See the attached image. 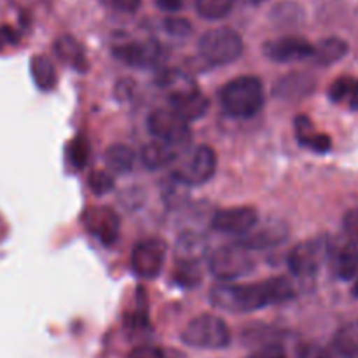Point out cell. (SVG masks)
Segmentation results:
<instances>
[{"label": "cell", "mask_w": 358, "mask_h": 358, "mask_svg": "<svg viewBox=\"0 0 358 358\" xmlns=\"http://www.w3.org/2000/svg\"><path fill=\"white\" fill-rule=\"evenodd\" d=\"M294 297L296 289L285 276H273L257 283H219L210 292L213 306L229 313H252Z\"/></svg>", "instance_id": "1"}, {"label": "cell", "mask_w": 358, "mask_h": 358, "mask_svg": "<svg viewBox=\"0 0 358 358\" xmlns=\"http://www.w3.org/2000/svg\"><path fill=\"white\" fill-rule=\"evenodd\" d=\"M219 101L231 117L248 119L257 115L266 103L264 86L255 76L231 79L219 90Z\"/></svg>", "instance_id": "2"}, {"label": "cell", "mask_w": 358, "mask_h": 358, "mask_svg": "<svg viewBox=\"0 0 358 358\" xmlns=\"http://www.w3.org/2000/svg\"><path fill=\"white\" fill-rule=\"evenodd\" d=\"M208 241L205 236L187 231L180 234L175 245V280L180 285H198L201 268L208 259Z\"/></svg>", "instance_id": "3"}, {"label": "cell", "mask_w": 358, "mask_h": 358, "mask_svg": "<svg viewBox=\"0 0 358 358\" xmlns=\"http://www.w3.org/2000/svg\"><path fill=\"white\" fill-rule=\"evenodd\" d=\"M198 49L210 65H229L243 55V38L233 28L219 27L201 35Z\"/></svg>", "instance_id": "4"}, {"label": "cell", "mask_w": 358, "mask_h": 358, "mask_svg": "<svg viewBox=\"0 0 358 358\" xmlns=\"http://www.w3.org/2000/svg\"><path fill=\"white\" fill-rule=\"evenodd\" d=\"M250 252V248H247L240 241L224 245L210 255V273L224 283H233L238 278L250 275L254 271V259Z\"/></svg>", "instance_id": "5"}, {"label": "cell", "mask_w": 358, "mask_h": 358, "mask_svg": "<svg viewBox=\"0 0 358 358\" xmlns=\"http://www.w3.org/2000/svg\"><path fill=\"white\" fill-rule=\"evenodd\" d=\"M182 341L199 350H222L231 343V331L222 318L215 315L194 317L182 331Z\"/></svg>", "instance_id": "6"}, {"label": "cell", "mask_w": 358, "mask_h": 358, "mask_svg": "<svg viewBox=\"0 0 358 358\" xmlns=\"http://www.w3.org/2000/svg\"><path fill=\"white\" fill-rule=\"evenodd\" d=\"M332 255V243L327 236H315L297 243L289 254V269L296 278H313Z\"/></svg>", "instance_id": "7"}, {"label": "cell", "mask_w": 358, "mask_h": 358, "mask_svg": "<svg viewBox=\"0 0 358 358\" xmlns=\"http://www.w3.org/2000/svg\"><path fill=\"white\" fill-rule=\"evenodd\" d=\"M217 170V154L212 147L198 145L182 159L178 168L175 170L173 177L180 184L196 187L212 180Z\"/></svg>", "instance_id": "8"}, {"label": "cell", "mask_w": 358, "mask_h": 358, "mask_svg": "<svg viewBox=\"0 0 358 358\" xmlns=\"http://www.w3.org/2000/svg\"><path fill=\"white\" fill-rule=\"evenodd\" d=\"M147 128L154 138L175 149L191 140L189 122L175 110H154L147 119Z\"/></svg>", "instance_id": "9"}, {"label": "cell", "mask_w": 358, "mask_h": 358, "mask_svg": "<svg viewBox=\"0 0 358 358\" xmlns=\"http://www.w3.org/2000/svg\"><path fill=\"white\" fill-rule=\"evenodd\" d=\"M168 247L161 238H145L135 245L131 254V268L136 276L152 280L163 271Z\"/></svg>", "instance_id": "10"}, {"label": "cell", "mask_w": 358, "mask_h": 358, "mask_svg": "<svg viewBox=\"0 0 358 358\" xmlns=\"http://www.w3.org/2000/svg\"><path fill=\"white\" fill-rule=\"evenodd\" d=\"M83 226L91 236L96 238L105 247L115 243L121 231V219L117 212L108 206H90L83 213Z\"/></svg>", "instance_id": "11"}, {"label": "cell", "mask_w": 358, "mask_h": 358, "mask_svg": "<svg viewBox=\"0 0 358 358\" xmlns=\"http://www.w3.org/2000/svg\"><path fill=\"white\" fill-rule=\"evenodd\" d=\"M259 222V213L252 206H234L219 210L212 219V227L222 234L243 238Z\"/></svg>", "instance_id": "12"}, {"label": "cell", "mask_w": 358, "mask_h": 358, "mask_svg": "<svg viewBox=\"0 0 358 358\" xmlns=\"http://www.w3.org/2000/svg\"><path fill=\"white\" fill-rule=\"evenodd\" d=\"M313 44H310L306 38L296 37V35L273 38L262 45V52L276 63L303 62V59L313 58Z\"/></svg>", "instance_id": "13"}, {"label": "cell", "mask_w": 358, "mask_h": 358, "mask_svg": "<svg viewBox=\"0 0 358 358\" xmlns=\"http://www.w3.org/2000/svg\"><path fill=\"white\" fill-rule=\"evenodd\" d=\"M114 58L135 69H152L163 58V48L156 41L128 42L112 49Z\"/></svg>", "instance_id": "14"}, {"label": "cell", "mask_w": 358, "mask_h": 358, "mask_svg": "<svg viewBox=\"0 0 358 358\" xmlns=\"http://www.w3.org/2000/svg\"><path fill=\"white\" fill-rule=\"evenodd\" d=\"M289 226L282 220H266V222H257V226L240 238V243L250 250H266L276 245H282L289 238Z\"/></svg>", "instance_id": "15"}, {"label": "cell", "mask_w": 358, "mask_h": 358, "mask_svg": "<svg viewBox=\"0 0 358 358\" xmlns=\"http://www.w3.org/2000/svg\"><path fill=\"white\" fill-rule=\"evenodd\" d=\"M156 83L157 86H159L168 96H170L171 103L189 96V94L196 93V91H199L198 86H196L194 79L180 69L161 70L156 77Z\"/></svg>", "instance_id": "16"}, {"label": "cell", "mask_w": 358, "mask_h": 358, "mask_svg": "<svg viewBox=\"0 0 358 358\" xmlns=\"http://www.w3.org/2000/svg\"><path fill=\"white\" fill-rule=\"evenodd\" d=\"M294 129H296V136L299 140V143L303 147H306V149L313 150L317 154H325L331 150V136L317 131L311 119L306 117V115H297L296 121H294Z\"/></svg>", "instance_id": "17"}, {"label": "cell", "mask_w": 358, "mask_h": 358, "mask_svg": "<svg viewBox=\"0 0 358 358\" xmlns=\"http://www.w3.org/2000/svg\"><path fill=\"white\" fill-rule=\"evenodd\" d=\"M52 49H55V55L58 56L59 62H63L65 65L72 66V69L79 70V72H84L87 69V59L86 55H84V48L72 35H59L55 41V44H52Z\"/></svg>", "instance_id": "18"}, {"label": "cell", "mask_w": 358, "mask_h": 358, "mask_svg": "<svg viewBox=\"0 0 358 358\" xmlns=\"http://www.w3.org/2000/svg\"><path fill=\"white\" fill-rule=\"evenodd\" d=\"M332 271L339 280H352L358 275V240L353 238L332 254Z\"/></svg>", "instance_id": "19"}, {"label": "cell", "mask_w": 358, "mask_h": 358, "mask_svg": "<svg viewBox=\"0 0 358 358\" xmlns=\"http://www.w3.org/2000/svg\"><path fill=\"white\" fill-rule=\"evenodd\" d=\"M313 76H308V73H290V76L283 77L273 91H275L276 96L285 98V100H301V98L313 93Z\"/></svg>", "instance_id": "20"}, {"label": "cell", "mask_w": 358, "mask_h": 358, "mask_svg": "<svg viewBox=\"0 0 358 358\" xmlns=\"http://www.w3.org/2000/svg\"><path fill=\"white\" fill-rule=\"evenodd\" d=\"M348 42L339 37H327L315 45L313 62L320 66L334 65V63L341 62L348 55Z\"/></svg>", "instance_id": "21"}, {"label": "cell", "mask_w": 358, "mask_h": 358, "mask_svg": "<svg viewBox=\"0 0 358 358\" xmlns=\"http://www.w3.org/2000/svg\"><path fill=\"white\" fill-rule=\"evenodd\" d=\"M177 161V149L168 143L150 142L142 149V163L147 170H161Z\"/></svg>", "instance_id": "22"}, {"label": "cell", "mask_w": 358, "mask_h": 358, "mask_svg": "<svg viewBox=\"0 0 358 358\" xmlns=\"http://www.w3.org/2000/svg\"><path fill=\"white\" fill-rule=\"evenodd\" d=\"M329 98L334 103L346 105L352 110L358 108V79L352 76L338 77L329 87Z\"/></svg>", "instance_id": "23"}, {"label": "cell", "mask_w": 358, "mask_h": 358, "mask_svg": "<svg viewBox=\"0 0 358 358\" xmlns=\"http://www.w3.org/2000/svg\"><path fill=\"white\" fill-rule=\"evenodd\" d=\"M332 348L343 358H358V320L338 329L332 338Z\"/></svg>", "instance_id": "24"}, {"label": "cell", "mask_w": 358, "mask_h": 358, "mask_svg": "<svg viewBox=\"0 0 358 358\" xmlns=\"http://www.w3.org/2000/svg\"><path fill=\"white\" fill-rule=\"evenodd\" d=\"M210 107V101L201 91H196V93L189 94V96L182 98V100L173 101L171 103V110L177 112L182 119H185L187 122L198 121L203 115L206 114Z\"/></svg>", "instance_id": "25"}, {"label": "cell", "mask_w": 358, "mask_h": 358, "mask_svg": "<svg viewBox=\"0 0 358 358\" xmlns=\"http://www.w3.org/2000/svg\"><path fill=\"white\" fill-rule=\"evenodd\" d=\"M30 72L34 77V83L38 90L51 91L56 86V70L51 59L44 55H37L30 59Z\"/></svg>", "instance_id": "26"}, {"label": "cell", "mask_w": 358, "mask_h": 358, "mask_svg": "<svg viewBox=\"0 0 358 358\" xmlns=\"http://www.w3.org/2000/svg\"><path fill=\"white\" fill-rule=\"evenodd\" d=\"M105 164L114 173H128L135 166V152L128 145L115 143L108 147L105 152Z\"/></svg>", "instance_id": "27"}, {"label": "cell", "mask_w": 358, "mask_h": 358, "mask_svg": "<svg viewBox=\"0 0 358 358\" xmlns=\"http://www.w3.org/2000/svg\"><path fill=\"white\" fill-rule=\"evenodd\" d=\"M236 0H194L196 10L205 20H222L233 10Z\"/></svg>", "instance_id": "28"}, {"label": "cell", "mask_w": 358, "mask_h": 358, "mask_svg": "<svg viewBox=\"0 0 358 358\" xmlns=\"http://www.w3.org/2000/svg\"><path fill=\"white\" fill-rule=\"evenodd\" d=\"M90 142H87L86 136L79 135L69 143V147H66V159H69V163L72 164L76 170H83L87 164V161H90Z\"/></svg>", "instance_id": "29"}, {"label": "cell", "mask_w": 358, "mask_h": 358, "mask_svg": "<svg viewBox=\"0 0 358 358\" xmlns=\"http://www.w3.org/2000/svg\"><path fill=\"white\" fill-rule=\"evenodd\" d=\"M271 16L278 24H296L303 20V10L297 3H280L273 9Z\"/></svg>", "instance_id": "30"}, {"label": "cell", "mask_w": 358, "mask_h": 358, "mask_svg": "<svg viewBox=\"0 0 358 358\" xmlns=\"http://www.w3.org/2000/svg\"><path fill=\"white\" fill-rule=\"evenodd\" d=\"M87 184H90V189L94 192V194L103 196L107 194L108 191L114 189V178H112V175L107 173V171L96 170L90 175Z\"/></svg>", "instance_id": "31"}, {"label": "cell", "mask_w": 358, "mask_h": 358, "mask_svg": "<svg viewBox=\"0 0 358 358\" xmlns=\"http://www.w3.org/2000/svg\"><path fill=\"white\" fill-rule=\"evenodd\" d=\"M163 28L166 34H170L171 37H189L192 34V24L191 21L185 20V17L178 16H170L163 20Z\"/></svg>", "instance_id": "32"}, {"label": "cell", "mask_w": 358, "mask_h": 358, "mask_svg": "<svg viewBox=\"0 0 358 358\" xmlns=\"http://www.w3.org/2000/svg\"><path fill=\"white\" fill-rule=\"evenodd\" d=\"M343 227L352 238L358 240V208H352L343 217Z\"/></svg>", "instance_id": "33"}, {"label": "cell", "mask_w": 358, "mask_h": 358, "mask_svg": "<svg viewBox=\"0 0 358 358\" xmlns=\"http://www.w3.org/2000/svg\"><path fill=\"white\" fill-rule=\"evenodd\" d=\"M119 13H135L142 0H101Z\"/></svg>", "instance_id": "34"}, {"label": "cell", "mask_w": 358, "mask_h": 358, "mask_svg": "<svg viewBox=\"0 0 358 358\" xmlns=\"http://www.w3.org/2000/svg\"><path fill=\"white\" fill-rule=\"evenodd\" d=\"M296 358H331L322 346L318 345H303L297 350Z\"/></svg>", "instance_id": "35"}, {"label": "cell", "mask_w": 358, "mask_h": 358, "mask_svg": "<svg viewBox=\"0 0 358 358\" xmlns=\"http://www.w3.org/2000/svg\"><path fill=\"white\" fill-rule=\"evenodd\" d=\"M17 41H20V34L14 28L0 27V51L10 48V45H16Z\"/></svg>", "instance_id": "36"}, {"label": "cell", "mask_w": 358, "mask_h": 358, "mask_svg": "<svg viewBox=\"0 0 358 358\" xmlns=\"http://www.w3.org/2000/svg\"><path fill=\"white\" fill-rule=\"evenodd\" d=\"M248 358H287V355H285V352H283V348H280V346L268 345V346H262V348H259L257 352L252 353Z\"/></svg>", "instance_id": "37"}, {"label": "cell", "mask_w": 358, "mask_h": 358, "mask_svg": "<svg viewBox=\"0 0 358 358\" xmlns=\"http://www.w3.org/2000/svg\"><path fill=\"white\" fill-rule=\"evenodd\" d=\"M129 358H166L157 346H138L129 353Z\"/></svg>", "instance_id": "38"}, {"label": "cell", "mask_w": 358, "mask_h": 358, "mask_svg": "<svg viewBox=\"0 0 358 358\" xmlns=\"http://www.w3.org/2000/svg\"><path fill=\"white\" fill-rule=\"evenodd\" d=\"M154 2L164 13H178L180 9H184L187 0H154Z\"/></svg>", "instance_id": "39"}, {"label": "cell", "mask_w": 358, "mask_h": 358, "mask_svg": "<svg viewBox=\"0 0 358 358\" xmlns=\"http://www.w3.org/2000/svg\"><path fill=\"white\" fill-rule=\"evenodd\" d=\"M352 292H353V296L358 297V282L355 283V285H353V290H352Z\"/></svg>", "instance_id": "40"}, {"label": "cell", "mask_w": 358, "mask_h": 358, "mask_svg": "<svg viewBox=\"0 0 358 358\" xmlns=\"http://www.w3.org/2000/svg\"><path fill=\"white\" fill-rule=\"evenodd\" d=\"M252 2H254V3H261V2H264V0H252Z\"/></svg>", "instance_id": "41"}]
</instances>
